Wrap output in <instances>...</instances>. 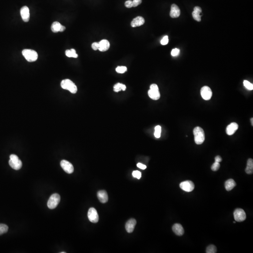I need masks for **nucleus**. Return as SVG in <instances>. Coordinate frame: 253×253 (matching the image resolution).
Listing matches in <instances>:
<instances>
[{
  "instance_id": "16",
  "label": "nucleus",
  "mask_w": 253,
  "mask_h": 253,
  "mask_svg": "<svg viewBox=\"0 0 253 253\" xmlns=\"http://www.w3.org/2000/svg\"><path fill=\"white\" fill-rule=\"evenodd\" d=\"M97 197L99 201L101 203L105 204L108 201V195L105 191L100 190L98 191L97 193Z\"/></svg>"
},
{
  "instance_id": "17",
  "label": "nucleus",
  "mask_w": 253,
  "mask_h": 253,
  "mask_svg": "<svg viewBox=\"0 0 253 253\" xmlns=\"http://www.w3.org/2000/svg\"><path fill=\"white\" fill-rule=\"evenodd\" d=\"M144 22L145 20L143 17H137L132 20L131 23V25L133 27H138L144 25Z\"/></svg>"
},
{
  "instance_id": "20",
  "label": "nucleus",
  "mask_w": 253,
  "mask_h": 253,
  "mask_svg": "<svg viewBox=\"0 0 253 253\" xmlns=\"http://www.w3.org/2000/svg\"><path fill=\"white\" fill-rule=\"evenodd\" d=\"M224 186L226 190L229 191L236 186V183L233 179H229L225 182Z\"/></svg>"
},
{
  "instance_id": "22",
  "label": "nucleus",
  "mask_w": 253,
  "mask_h": 253,
  "mask_svg": "<svg viewBox=\"0 0 253 253\" xmlns=\"http://www.w3.org/2000/svg\"><path fill=\"white\" fill-rule=\"evenodd\" d=\"M62 25L58 22H55L52 24L51 30L53 33H56L60 32Z\"/></svg>"
},
{
  "instance_id": "33",
  "label": "nucleus",
  "mask_w": 253,
  "mask_h": 253,
  "mask_svg": "<svg viewBox=\"0 0 253 253\" xmlns=\"http://www.w3.org/2000/svg\"><path fill=\"white\" fill-rule=\"evenodd\" d=\"M142 0H132V7H136L142 3Z\"/></svg>"
},
{
  "instance_id": "38",
  "label": "nucleus",
  "mask_w": 253,
  "mask_h": 253,
  "mask_svg": "<svg viewBox=\"0 0 253 253\" xmlns=\"http://www.w3.org/2000/svg\"><path fill=\"white\" fill-rule=\"evenodd\" d=\"M137 167H138V168H139L143 169V170H144V169H145L147 168V167H146L145 165L140 163H138V164H137Z\"/></svg>"
},
{
  "instance_id": "29",
  "label": "nucleus",
  "mask_w": 253,
  "mask_h": 253,
  "mask_svg": "<svg viewBox=\"0 0 253 253\" xmlns=\"http://www.w3.org/2000/svg\"><path fill=\"white\" fill-rule=\"evenodd\" d=\"M127 71V68L125 66H118L116 67V71L118 73H124Z\"/></svg>"
},
{
  "instance_id": "39",
  "label": "nucleus",
  "mask_w": 253,
  "mask_h": 253,
  "mask_svg": "<svg viewBox=\"0 0 253 253\" xmlns=\"http://www.w3.org/2000/svg\"><path fill=\"white\" fill-rule=\"evenodd\" d=\"M150 89L152 90H159V87L156 84H152L150 86Z\"/></svg>"
},
{
  "instance_id": "24",
  "label": "nucleus",
  "mask_w": 253,
  "mask_h": 253,
  "mask_svg": "<svg viewBox=\"0 0 253 253\" xmlns=\"http://www.w3.org/2000/svg\"><path fill=\"white\" fill-rule=\"evenodd\" d=\"M66 56L68 57L78 58V54L76 53V51L74 49H71V50H67L65 52Z\"/></svg>"
},
{
  "instance_id": "42",
  "label": "nucleus",
  "mask_w": 253,
  "mask_h": 253,
  "mask_svg": "<svg viewBox=\"0 0 253 253\" xmlns=\"http://www.w3.org/2000/svg\"><path fill=\"white\" fill-rule=\"evenodd\" d=\"M66 28L65 26H63V25H62L61 26V29H60V32H63V31H64L65 30Z\"/></svg>"
},
{
  "instance_id": "36",
  "label": "nucleus",
  "mask_w": 253,
  "mask_h": 253,
  "mask_svg": "<svg viewBox=\"0 0 253 253\" xmlns=\"http://www.w3.org/2000/svg\"><path fill=\"white\" fill-rule=\"evenodd\" d=\"M91 48L94 50H97L99 48V43L98 42H94L91 45Z\"/></svg>"
},
{
  "instance_id": "35",
  "label": "nucleus",
  "mask_w": 253,
  "mask_h": 253,
  "mask_svg": "<svg viewBox=\"0 0 253 253\" xmlns=\"http://www.w3.org/2000/svg\"><path fill=\"white\" fill-rule=\"evenodd\" d=\"M168 37L167 36H164L161 40V44L162 45H167L168 43Z\"/></svg>"
},
{
  "instance_id": "12",
  "label": "nucleus",
  "mask_w": 253,
  "mask_h": 253,
  "mask_svg": "<svg viewBox=\"0 0 253 253\" xmlns=\"http://www.w3.org/2000/svg\"><path fill=\"white\" fill-rule=\"evenodd\" d=\"M136 221L134 218H131L126 223L125 225V228L128 233H131L133 232L135 228V226L136 225Z\"/></svg>"
},
{
  "instance_id": "41",
  "label": "nucleus",
  "mask_w": 253,
  "mask_h": 253,
  "mask_svg": "<svg viewBox=\"0 0 253 253\" xmlns=\"http://www.w3.org/2000/svg\"><path fill=\"white\" fill-rule=\"evenodd\" d=\"M194 11H197V12H201H201H202L201 8L200 7H198V6H196V7H195L194 9Z\"/></svg>"
},
{
  "instance_id": "5",
  "label": "nucleus",
  "mask_w": 253,
  "mask_h": 253,
  "mask_svg": "<svg viewBox=\"0 0 253 253\" xmlns=\"http://www.w3.org/2000/svg\"><path fill=\"white\" fill-rule=\"evenodd\" d=\"M61 200V197L58 194H54L50 197L48 202V206L50 209H54L57 206Z\"/></svg>"
},
{
  "instance_id": "13",
  "label": "nucleus",
  "mask_w": 253,
  "mask_h": 253,
  "mask_svg": "<svg viewBox=\"0 0 253 253\" xmlns=\"http://www.w3.org/2000/svg\"><path fill=\"white\" fill-rule=\"evenodd\" d=\"M181 15V10L179 7L175 4H172L170 10V16L172 18H177Z\"/></svg>"
},
{
  "instance_id": "25",
  "label": "nucleus",
  "mask_w": 253,
  "mask_h": 253,
  "mask_svg": "<svg viewBox=\"0 0 253 253\" xmlns=\"http://www.w3.org/2000/svg\"><path fill=\"white\" fill-rule=\"evenodd\" d=\"M192 16L194 19L197 22H200L201 20V13L197 11H194L192 12Z\"/></svg>"
},
{
  "instance_id": "26",
  "label": "nucleus",
  "mask_w": 253,
  "mask_h": 253,
  "mask_svg": "<svg viewBox=\"0 0 253 253\" xmlns=\"http://www.w3.org/2000/svg\"><path fill=\"white\" fill-rule=\"evenodd\" d=\"M161 127L160 126H156L155 128L154 136L157 138H159L161 136Z\"/></svg>"
},
{
  "instance_id": "19",
  "label": "nucleus",
  "mask_w": 253,
  "mask_h": 253,
  "mask_svg": "<svg viewBox=\"0 0 253 253\" xmlns=\"http://www.w3.org/2000/svg\"><path fill=\"white\" fill-rule=\"evenodd\" d=\"M148 95L149 97L153 100H158L160 97V94L158 90L150 89L148 91Z\"/></svg>"
},
{
  "instance_id": "7",
  "label": "nucleus",
  "mask_w": 253,
  "mask_h": 253,
  "mask_svg": "<svg viewBox=\"0 0 253 253\" xmlns=\"http://www.w3.org/2000/svg\"><path fill=\"white\" fill-rule=\"evenodd\" d=\"M88 217L89 220L93 223H96L98 221L99 217L97 211L94 208H90L88 212Z\"/></svg>"
},
{
  "instance_id": "34",
  "label": "nucleus",
  "mask_w": 253,
  "mask_h": 253,
  "mask_svg": "<svg viewBox=\"0 0 253 253\" xmlns=\"http://www.w3.org/2000/svg\"><path fill=\"white\" fill-rule=\"evenodd\" d=\"M180 50L179 49H173L172 50V52H171V55H172L173 56H176L179 55V54H180Z\"/></svg>"
},
{
  "instance_id": "2",
  "label": "nucleus",
  "mask_w": 253,
  "mask_h": 253,
  "mask_svg": "<svg viewBox=\"0 0 253 253\" xmlns=\"http://www.w3.org/2000/svg\"><path fill=\"white\" fill-rule=\"evenodd\" d=\"M61 86L62 88L69 90L72 94H75L78 91L77 86L72 81L68 79L62 81Z\"/></svg>"
},
{
  "instance_id": "40",
  "label": "nucleus",
  "mask_w": 253,
  "mask_h": 253,
  "mask_svg": "<svg viewBox=\"0 0 253 253\" xmlns=\"http://www.w3.org/2000/svg\"><path fill=\"white\" fill-rule=\"evenodd\" d=\"M215 162H221L222 160V159L221 157L220 156H217L215 157Z\"/></svg>"
},
{
  "instance_id": "14",
  "label": "nucleus",
  "mask_w": 253,
  "mask_h": 253,
  "mask_svg": "<svg viewBox=\"0 0 253 253\" xmlns=\"http://www.w3.org/2000/svg\"><path fill=\"white\" fill-rule=\"evenodd\" d=\"M238 127L239 126L237 123L232 122L227 126L226 129V134L229 136L233 135L236 132V130H237Z\"/></svg>"
},
{
  "instance_id": "28",
  "label": "nucleus",
  "mask_w": 253,
  "mask_h": 253,
  "mask_svg": "<svg viewBox=\"0 0 253 253\" xmlns=\"http://www.w3.org/2000/svg\"><path fill=\"white\" fill-rule=\"evenodd\" d=\"M9 227L6 224H0V235L4 234L8 232Z\"/></svg>"
},
{
  "instance_id": "8",
  "label": "nucleus",
  "mask_w": 253,
  "mask_h": 253,
  "mask_svg": "<svg viewBox=\"0 0 253 253\" xmlns=\"http://www.w3.org/2000/svg\"><path fill=\"white\" fill-rule=\"evenodd\" d=\"M180 187L183 190L187 192H190L192 191L195 189V185L191 181H186L180 183Z\"/></svg>"
},
{
  "instance_id": "23",
  "label": "nucleus",
  "mask_w": 253,
  "mask_h": 253,
  "mask_svg": "<svg viewBox=\"0 0 253 253\" xmlns=\"http://www.w3.org/2000/svg\"><path fill=\"white\" fill-rule=\"evenodd\" d=\"M126 86L124 85V84H122V83H119V82L116 83V84L114 85V86H113V90L116 92H119V91H121V90L124 91V90H126Z\"/></svg>"
},
{
  "instance_id": "21",
  "label": "nucleus",
  "mask_w": 253,
  "mask_h": 253,
  "mask_svg": "<svg viewBox=\"0 0 253 253\" xmlns=\"http://www.w3.org/2000/svg\"><path fill=\"white\" fill-rule=\"evenodd\" d=\"M246 173L248 174H251L253 173V160L252 159H248L247 161V165L245 169Z\"/></svg>"
},
{
  "instance_id": "27",
  "label": "nucleus",
  "mask_w": 253,
  "mask_h": 253,
  "mask_svg": "<svg viewBox=\"0 0 253 253\" xmlns=\"http://www.w3.org/2000/svg\"><path fill=\"white\" fill-rule=\"evenodd\" d=\"M217 249L216 247L213 245H210L207 247L206 252L207 253H217Z\"/></svg>"
},
{
  "instance_id": "32",
  "label": "nucleus",
  "mask_w": 253,
  "mask_h": 253,
  "mask_svg": "<svg viewBox=\"0 0 253 253\" xmlns=\"http://www.w3.org/2000/svg\"><path fill=\"white\" fill-rule=\"evenodd\" d=\"M132 175L135 178H137L138 179H140L141 178L142 174L141 172L139 171H134L132 173Z\"/></svg>"
},
{
  "instance_id": "44",
  "label": "nucleus",
  "mask_w": 253,
  "mask_h": 253,
  "mask_svg": "<svg viewBox=\"0 0 253 253\" xmlns=\"http://www.w3.org/2000/svg\"><path fill=\"white\" fill-rule=\"evenodd\" d=\"M61 253H66L65 252H61Z\"/></svg>"
},
{
  "instance_id": "15",
  "label": "nucleus",
  "mask_w": 253,
  "mask_h": 253,
  "mask_svg": "<svg viewBox=\"0 0 253 253\" xmlns=\"http://www.w3.org/2000/svg\"><path fill=\"white\" fill-rule=\"evenodd\" d=\"M172 230L176 235L181 236L184 233L183 227L180 224H175L172 227Z\"/></svg>"
},
{
  "instance_id": "11",
  "label": "nucleus",
  "mask_w": 253,
  "mask_h": 253,
  "mask_svg": "<svg viewBox=\"0 0 253 253\" xmlns=\"http://www.w3.org/2000/svg\"><path fill=\"white\" fill-rule=\"evenodd\" d=\"M20 14L22 19L25 22H28L30 19V12L28 7L25 6L20 10Z\"/></svg>"
},
{
  "instance_id": "1",
  "label": "nucleus",
  "mask_w": 253,
  "mask_h": 253,
  "mask_svg": "<svg viewBox=\"0 0 253 253\" xmlns=\"http://www.w3.org/2000/svg\"><path fill=\"white\" fill-rule=\"evenodd\" d=\"M193 134L196 144H202L205 140V133L203 129L200 127H197L194 129Z\"/></svg>"
},
{
  "instance_id": "9",
  "label": "nucleus",
  "mask_w": 253,
  "mask_h": 253,
  "mask_svg": "<svg viewBox=\"0 0 253 253\" xmlns=\"http://www.w3.org/2000/svg\"><path fill=\"white\" fill-rule=\"evenodd\" d=\"M201 94L203 99L205 100H209L212 98L213 92L209 87L205 86L201 88Z\"/></svg>"
},
{
  "instance_id": "43",
  "label": "nucleus",
  "mask_w": 253,
  "mask_h": 253,
  "mask_svg": "<svg viewBox=\"0 0 253 253\" xmlns=\"http://www.w3.org/2000/svg\"><path fill=\"white\" fill-rule=\"evenodd\" d=\"M251 124H252V126L253 125V118H251Z\"/></svg>"
},
{
  "instance_id": "6",
  "label": "nucleus",
  "mask_w": 253,
  "mask_h": 253,
  "mask_svg": "<svg viewBox=\"0 0 253 253\" xmlns=\"http://www.w3.org/2000/svg\"><path fill=\"white\" fill-rule=\"evenodd\" d=\"M233 215L235 220L238 222L244 221L246 218L245 212L241 209H235L233 213Z\"/></svg>"
},
{
  "instance_id": "10",
  "label": "nucleus",
  "mask_w": 253,
  "mask_h": 253,
  "mask_svg": "<svg viewBox=\"0 0 253 253\" xmlns=\"http://www.w3.org/2000/svg\"><path fill=\"white\" fill-rule=\"evenodd\" d=\"M61 167L63 169L64 171L67 174H71L73 173L74 167L71 163L66 160H63L61 162Z\"/></svg>"
},
{
  "instance_id": "37",
  "label": "nucleus",
  "mask_w": 253,
  "mask_h": 253,
  "mask_svg": "<svg viewBox=\"0 0 253 253\" xmlns=\"http://www.w3.org/2000/svg\"><path fill=\"white\" fill-rule=\"evenodd\" d=\"M125 6L128 8H131L132 7V0H128L125 2Z\"/></svg>"
},
{
  "instance_id": "30",
  "label": "nucleus",
  "mask_w": 253,
  "mask_h": 253,
  "mask_svg": "<svg viewBox=\"0 0 253 253\" xmlns=\"http://www.w3.org/2000/svg\"><path fill=\"white\" fill-rule=\"evenodd\" d=\"M243 84H244V86L247 89L249 90H253V84L250 83L248 81L244 80L243 81Z\"/></svg>"
},
{
  "instance_id": "31",
  "label": "nucleus",
  "mask_w": 253,
  "mask_h": 253,
  "mask_svg": "<svg viewBox=\"0 0 253 253\" xmlns=\"http://www.w3.org/2000/svg\"><path fill=\"white\" fill-rule=\"evenodd\" d=\"M220 167V165L219 163L215 162L212 165L211 168H212V170L213 171H217L219 169Z\"/></svg>"
},
{
  "instance_id": "4",
  "label": "nucleus",
  "mask_w": 253,
  "mask_h": 253,
  "mask_svg": "<svg viewBox=\"0 0 253 253\" xmlns=\"http://www.w3.org/2000/svg\"><path fill=\"white\" fill-rule=\"evenodd\" d=\"M10 166L11 168L16 170H18L22 167V162L17 156L15 154L10 156V160L9 161Z\"/></svg>"
},
{
  "instance_id": "18",
  "label": "nucleus",
  "mask_w": 253,
  "mask_h": 253,
  "mask_svg": "<svg viewBox=\"0 0 253 253\" xmlns=\"http://www.w3.org/2000/svg\"><path fill=\"white\" fill-rule=\"evenodd\" d=\"M99 43V50L101 52H105L109 49L110 48V43L107 40H103L100 41Z\"/></svg>"
},
{
  "instance_id": "3",
  "label": "nucleus",
  "mask_w": 253,
  "mask_h": 253,
  "mask_svg": "<svg viewBox=\"0 0 253 253\" xmlns=\"http://www.w3.org/2000/svg\"><path fill=\"white\" fill-rule=\"evenodd\" d=\"M22 55L29 62H33L37 60L38 55L35 51L32 49H24L22 51Z\"/></svg>"
}]
</instances>
